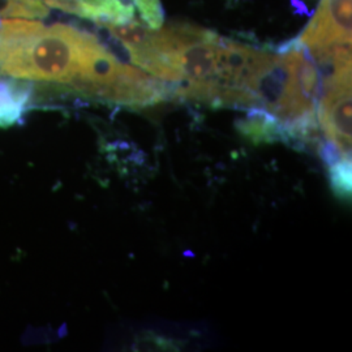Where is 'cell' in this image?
<instances>
[{"mask_svg":"<svg viewBox=\"0 0 352 352\" xmlns=\"http://www.w3.org/2000/svg\"><path fill=\"white\" fill-rule=\"evenodd\" d=\"M106 46L88 32L29 19L0 20V74L60 84L87 97Z\"/></svg>","mask_w":352,"mask_h":352,"instance_id":"obj_1","label":"cell"},{"mask_svg":"<svg viewBox=\"0 0 352 352\" xmlns=\"http://www.w3.org/2000/svg\"><path fill=\"white\" fill-rule=\"evenodd\" d=\"M32 89L28 82L0 80V126L17 122L29 103Z\"/></svg>","mask_w":352,"mask_h":352,"instance_id":"obj_4","label":"cell"},{"mask_svg":"<svg viewBox=\"0 0 352 352\" xmlns=\"http://www.w3.org/2000/svg\"><path fill=\"white\" fill-rule=\"evenodd\" d=\"M82 19L100 24H140L158 29L164 24L160 0H78Z\"/></svg>","mask_w":352,"mask_h":352,"instance_id":"obj_3","label":"cell"},{"mask_svg":"<svg viewBox=\"0 0 352 352\" xmlns=\"http://www.w3.org/2000/svg\"><path fill=\"white\" fill-rule=\"evenodd\" d=\"M239 131L253 142H273L285 136L277 120L261 109H250L245 120L239 124Z\"/></svg>","mask_w":352,"mask_h":352,"instance_id":"obj_5","label":"cell"},{"mask_svg":"<svg viewBox=\"0 0 352 352\" xmlns=\"http://www.w3.org/2000/svg\"><path fill=\"white\" fill-rule=\"evenodd\" d=\"M298 41L311 54L351 45V0H322Z\"/></svg>","mask_w":352,"mask_h":352,"instance_id":"obj_2","label":"cell"},{"mask_svg":"<svg viewBox=\"0 0 352 352\" xmlns=\"http://www.w3.org/2000/svg\"><path fill=\"white\" fill-rule=\"evenodd\" d=\"M331 188L336 195L347 200L351 196V160H342L329 167Z\"/></svg>","mask_w":352,"mask_h":352,"instance_id":"obj_6","label":"cell"}]
</instances>
